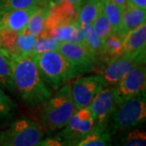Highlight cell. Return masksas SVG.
Instances as JSON below:
<instances>
[{
  "mask_svg": "<svg viewBox=\"0 0 146 146\" xmlns=\"http://www.w3.org/2000/svg\"><path fill=\"white\" fill-rule=\"evenodd\" d=\"M36 38L25 29L21 32L3 29L0 30V46L11 56H31Z\"/></svg>",
  "mask_w": 146,
  "mask_h": 146,
  "instance_id": "cell-9",
  "label": "cell"
},
{
  "mask_svg": "<svg viewBox=\"0 0 146 146\" xmlns=\"http://www.w3.org/2000/svg\"><path fill=\"white\" fill-rule=\"evenodd\" d=\"M103 11L110 24L113 33H116L120 26L123 10L117 5L114 0H105L103 3Z\"/></svg>",
  "mask_w": 146,
  "mask_h": 146,
  "instance_id": "cell-23",
  "label": "cell"
},
{
  "mask_svg": "<svg viewBox=\"0 0 146 146\" xmlns=\"http://www.w3.org/2000/svg\"><path fill=\"white\" fill-rule=\"evenodd\" d=\"M46 4L47 0H0V15L19 8Z\"/></svg>",
  "mask_w": 146,
  "mask_h": 146,
  "instance_id": "cell-24",
  "label": "cell"
},
{
  "mask_svg": "<svg viewBox=\"0 0 146 146\" xmlns=\"http://www.w3.org/2000/svg\"><path fill=\"white\" fill-rule=\"evenodd\" d=\"M123 54L122 40L116 33H112L102 41V50L99 60L106 63L119 57Z\"/></svg>",
  "mask_w": 146,
  "mask_h": 146,
  "instance_id": "cell-17",
  "label": "cell"
},
{
  "mask_svg": "<svg viewBox=\"0 0 146 146\" xmlns=\"http://www.w3.org/2000/svg\"><path fill=\"white\" fill-rule=\"evenodd\" d=\"M123 54L131 56L146 54V23L130 31L123 40Z\"/></svg>",
  "mask_w": 146,
  "mask_h": 146,
  "instance_id": "cell-16",
  "label": "cell"
},
{
  "mask_svg": "<svg viewBox=\"0 0 146 146\" xmlns=\"http://www.w3.org/2000/svg\"><path fill=\"white\" fill-rule=\"evenodd\" d=\"M115 107L112 87L106 86L97 94L89 106L94 116L95 127H107L110 116Z\"/></svg>",
  "mask_w": 146,
  "mask_h": 146,
  "instance_id": "cell-12",
  "label": "cell"
},
{
  "mask_svg": "<svg viewBox=\"0 0 146 146\" xmlns=\"http://www.w3.org/2000/svg\"><path fill=\"white\" fill-rule=\"evenodd\" d=\"M0 48H1V46H0Z\"/></svg>",
  "mask_w": 146,
  "mask_h": 146,
  "instance_id": "cell-34",
  "label": "cell"
},
{
  "mask_svg": "<svg viewBox=\"0 0 146 146\" xmlns=\"http://www.w3.org/2000/svg\"><path fill=\"white\" fill-rule=\"evenodd\" d=\"M112 135L107 127H94L77 146H107L111 145Z\"/></svg>",
  "mask_w": 146,
  "mask_h": 146,
  "instance_id": "cell-18",
  "label": "cell"
},
{
  "mask_svg": "<svg viewBox=\"0 0 146 146\" xmlns=\"http://www.w3.org/2000/svg\"><path fill=\"white\" fill-rule=\"evenodd\" d=\"M32 58L45 83L54 90L84 74L58 50L35 54Z\"/></svg>",
  "mask_w": 146,
  "mask_h": 146,
  "instance_id": "cell-2",
  "label": "cell"
},
{
  "mask_svg": "<svg viewBox=\"0 0 146 146\" xmlns=\"http://www.w3.org/2000/svg\"><path fill=\"white\" fill-rule=\"evenodd\" d=\"M94 1H97V2H102V3H104L105 0H94Z\"/></svg>",
  "mask_w": 146,
  "mask_h": 146,
  "instance_id": "cell-33",
  "label": "cell"
},
{
  "mask_svg": "<svg viewBox=\"0 0 146 146\" xmlns=\"http://www.w3.org/2000/svg\"><path fill=\"white\" fill-rule=\"evenodd\" d=\"M43 6V5H42ZM40 6H33L25 8H19L0 15V30L9 29L13 31H23L32 14Z\"/></svg>",
  "mask_w": 146,
  "mask_h": 146,
  "instance_id": "cell-14",
  "label": "cell"
},
{
  "mask_svg": "<svg viewBox=\"0 0 146 146\" xmlns=\"http://www.w3.org/2000/svg\"><path fill=\"white\" fill-rule=\"evenodd\" d=\"M118 145L123 146L146 145L145 132L134 128L126 131L125 134L120 137L119 144Z\"/></svg>",
  "mask_w": 146,
  "mask_h": 146,
  "instance_id": "cell-26",
  "label": "cell"
},
{
  "mask_svg": "<svg viewBox=\"0 0 146 146\" xmlns=\"http://www.w3.org/2000/svg\"><path fill=\"white\" fill-rule=\"evenodd\" d=\"M50 14V6H40L32 14L25 27V30L33 36H38L44 31L47 17Z\"/></svg>",
  "mask_w": 146,
  "mask_h": 146,
  "instance_id": "cell-19",
  "label": "cell"
},
{
  "mask_svg": "<svg viewBox=\"0 0 146 146\" xmlns=\"http://www.w3.org/2000/svg\"><path fill=\"white\" fill-rule=\"evenodd\" d=\"M102 2L94 0H85L79 10L77 22L80 25L85 24H93L95 18L103 7Z\"/></svg>",
  "mask_w": 146,
  "mask_h": 146,
  "instance_id": "cell-21",
  "label": "cell"
},
{
  "mask_svg": "<svg viewBox=\"0 0 146 146\" xmlns=\"http://www.w3.org/2000/svg\"><path fill=\"white\" fill-rule=\"evenodd\" d=\"M127 3L137 7H141L143 9H146V0H127Z\"/></svg>",
  "mask_w": 146,
  "mask_h": 146,
  "instance_id": "cell-31",
  "label": "cell"
},
{
  "mask_svg": "<svg viewBox=\"0 0 146 146\" xmlns=\"http://www.w3.org/2000/svg\"><path fill=\"white\" fill-rule=\"evenodd\" d=\"M42 34L52 36L60 42H69L86 46V40L83 29L77 21L59 25L44 31Z\"/></svg>",
  "mask_w": 146,
  "mask_h": 146,
  "instance_id": "cell-13",
  "label": "cell"
},
{
  "mask_svg": "<svg viewBox=\"0 0 146 146\" xmlns=\"http://www.w3.org/2000/svg\"><path fill=\"white\" fill-rule=\"evenodd\" d=\"M60 42L52 36L47 35H39L36 36V41L32 50V55L35 54L46 52L50 50H57Z\"/></svg>",
  "mask_w": 146,
  "mask_h": 146,
  "instance_id": "cell-25",
  "label": "cell"
},
{
  "mask_svg": "<svg viewBox=\"0 0 146 146\" xmlns=\"http://www.w3.org/2000/svg\"><path fill=\"white\" fill-rule=\"evenodd\" d=\"M36 145L40 146H61L65 145V144L63 143L61 140H59L56 136L53 137V138H47L46 140H41L37 143Z\"/></svg>",
  "mask_w": 146,
  "mask_h": 146,
  "instance_id": "cell-29",
  "label": "cell"
},
{
  "mask_svg": "<svg viewBox=\"0 0 146 146\" xmlns=\"http://www.w3.org/2000/svg\"><path fill=\"white\" fill-rule=\"evenodd\" d=\"M146 119L145 92L116 106L110 115L107 127L113 136L117 132L136 128L142 125Z\"/></svg>",
  "mask_w": 146,
  "mask_h": 146,
  "instance_id": "cell-4",
  "label": "cell"
},
{
  "mask_svg": "<svg viewBox=\"0 0 146 146\" xmlns=\"http://www.w3.org/2000/svg\"><path fill=\"white\" fill-rule=\"evenodd\" d=\"M43 105L41 114L42 127L48 132H53L63 128L76 112L71 84H65Z\"/></svg>",
  "mask_w": 146,
  "mask_h": 146,
  "instance_id": "cell-3",
  "label": "cell"
},
{
  "mask_svg": "<svg viewBox=\"0 0 146 146\" xmlns=\"http://www.w3.org/2000/svg\"><path fill=\"white\" fill-rule=\"evenodd\" d=\"M0 87L11 93L16 92L12 80L11 56L2 48H0Z\"/></svg>",
  "mask_w": 146,
  "mask_h": 146,
  "instance_id": "cell-20",
  "label": "cell"
},
{
  "mask_svg": "<svg viewBox=\"0 0 146 146\" xmlns=\"http://www.w3.org/2000/svg\"><path fill=\"white\" fill-rule=\"evenodd\" d=\"M17 106L0 87V119H7L15 114Z\"/></svg>",
  "mask_w": 146,
  "mask_h": 146,
  "instance_id": "cell-28",
  "label": "cell"
},
{
  "mask_svg": "<svg viewBox=\"0 0 146 146\" xmlns=\"http://www.w3.org/2000/svg\"><path fill=\"white\" fill-rule=\"evenodd\" d=\"M11 63L15 91L21 100L31 108L43 106L52 92L42 78L32 56H11Z\"/></svg>",
  "mask_w": 146,
  "mask_h": 146,
  "instance_id": "cell-1",
  "label": "cell"
},
{
  "mask_svg": "<svg viewBox=\"0 0 146 146\" xmlns=\"http://www.w3.org/2000/svg\"><path fill=\"white\" fill-rule=\"evenodd\" d=\"M145 55L131 56L123 54L121 56L110 61L101 74L106 80L107 86L113 87L119 79L127 72L129 70L134 68L137 64L145 63Z\"/></svg>",
  "mask_w": 146,
  "mask_h": 146,
  "instance_id": "cell-11",
  "label": "cell"
},
{
  "mask_svg": "<svg viewBox=\"0 0 146 146\" xmlns=\"http://www.w3.org/2000/svg\"><path fill=\"white\" fill-rule=\"evenodd\" d=\"M43 137V129L35 121L19 119L0 131V145L35 146Z\"/></svg>",
  "mask_w": 146,
  "mask_h": 146,
  "instance_id": "cell-5",
  "label": "cell"
},
{
  "mask_svg": "<svg viewBox=\"0 0 146 146\" xmlns=\"http://www.w3.org/2000/svg\"><path fill=\"white\" fill-rule=\"evenodd\" d=\"M57 50L75 67L81 70L84 74L93 71L98 63L89 48L82 44L62 42Z\"/></svg>",
  "mask_w": 146,
  "mask_h": 146,
  "instance_id": "cell-10",
  "label": "cell"
},
{
  "mask_svg": "<svg viewBox=\"0 0 146 146\" xmlns=\"http://www.w3.org/2000/svg\"><path fill=\"white\" fill-rule=\"evenodd\" d=\"M114 1L117 3V5L119 6L122 10H123V8L125 7L126 3L127 2V0H114Z\"/></svg>",
  "mask_w": 146,
  "mask_h": 146,
  "instance_id": "cell-32",
  "label": "cell"
},
{
  "mask_svg": "<svg viewBox=\"0 0 146 146\" xmlns=\"http://www.w3.org/2000/svg\"><path fill=\"white\" fill-rule=\"evenodd\" d=\"M47 1H48V5H52V4L62 2V1H68V2L73 3L75 6L80 8V7L85 0H47Z\"/></svg>",
  "mask_w": 146,
  "mask_h": 146,
  "instance_id": "cell-30",
  "label": "cell"
},
{
  "mask_svg": "<svg viewBox=\"0 0 146 146\" xmlns=\"http://www.w3.org/2000/svg\"><path fill=\"white\" fill-rule=\"evenodd\" d=\"M80 26L84 33L86 46L94 56L97 58V59L99 60L102 50V40L94 30L92 24H85Z\"/></svg>",
  "mask_w": 146,
  "mask_h": 146,
  "instance_id": "cell-22",
  "label": "cell"
},
{
  "mask_svg": "<svg viewBox=\"0 0 146 146\" xmlns=\"http://www.w3.org/2000/svg\"><path fill=\"white\" fill-rule=\"evenodd\" d=\"M95 127L94 119L89 106L76 110L63 130L56 137L65 145H77L80 141Z\"/></svg>",
  "mask_w": 146,
  "mask_h": 146,
  "instance_id": "cell-7",
  "label": "cell"
},
{
  "mask_svg": "<svg viewBox=\"0 0 146 146\" xmlns=\"http://www.w3.org/2000/svg\"><path fill=\"white\" fill-rule=\"evenodd\" d=\"M92 25L94 27V30L98 33V35L100 36V38L103 41L105 38L110 36V34L114 33L112 28L110 26V24L107 20L106 16L105 15L103 7L99 11L98 15L95 18V20L93 22Z\"/></svg>",
  "mask_w": 146,
  "mask_h": 146,
  "instance_id": "cell-27",
  "label": "cell"
},
{
  "mask_svg": "<svg viewBox=\"0 0 146 146\" xmlns=\"http://www.w3.org/2000/svg\"><path fill=\"white\" fill-rule=\"evenodd\" d=\"M106 86L102 75L78 76L71 84V93L76 110L89 106L97 94Z\"/></svg>",
  "mask_w": 146,
  "mask_h": 146,
  "instance_id": "cell-8",
  "label": "cell"
},
{
  "mask_svg": "<svg viewBox=\"0 0 146 146\" xmlns=\"http://www.w3.org/2000/svg\"><path fill=\"white\" fill-rule=\"evenodd\" d=\"M146 68L145 63L137 64L126 72L112 87L116 106L145 92Z\"/></svg>",
  "mask_w": 146,
  "mask_h": 146,
  "instance_id": "cell-6",
  "label": "cell"
},
{
  "mask_svg": "<svg viewBox=\"0 0 146 146\" xmlns=\"http://www.w3.org/2000/svg\"><path fill=\"white\" fill-rule=\"evenodd\" d=\"M146 23V9L126 4L123 10L120 26L116 33L121 40L131 30Z\"/></svg>",
  "mask_w": 146,
  "mask_h": 146,
  "instance_id": "cell-15",
  "label": "cell"
}]
</instances>
